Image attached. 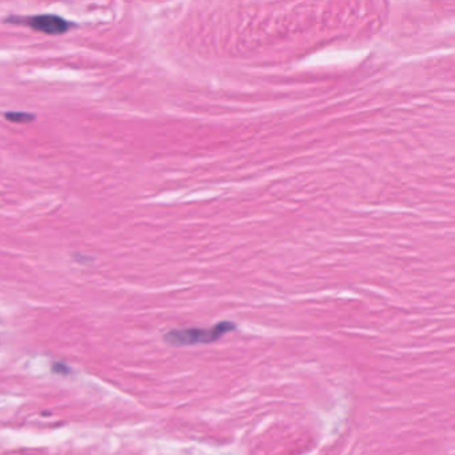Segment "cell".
Segmentation results:
<instances>
[{
  "label": "cell",
  "mask_w": 455,
  "mask_h": 455,
  "mask_svg": "<svg viewBox=\"0 0 455 455\" xmlns=\"http://www.w3.org/2000/svg\"><path fill=\"white\" fill-rule=\"evenodd\" d=\"M26 23L36 31L48 35L64 34L69 31V27H72V24L57 15H38L30 18Z\"/></svg>",
  "instance_id": "7a4b0ae2"
},
{
  "label": "cell",
  "mask_w": 455,
  "mask_h": 455,
  "mask_svg": "<svg viewBox=\"0 0 455 455\" xmlns=\"http://www.w3.org/2000/svg\"><path fill=\"white\" fill-rule=\"evenodd\" d=\"M6 118L11 122H19V123L34 119L33 115L24 114V113H9V114H6Z\"/></svg>",
  "instance_id": "3957f363"
},
{
  "label": "cell",
  "mask_w": 455,
  "mask_h": 455,
  "mask_svg": "<svg viewBox=\"0 0 455 455\" xmlns=\"http://www.w3.org/2000/svg\"><path fill=\"white\" fill-rule=\"evenodd\" d=\"M234 329L232 323H219L211 330H178L171 331L166 335V341L171 344H195V343H210L223 334Z\"/></svg>",
  "instance_id": "6da1fadb"
}]
</instances>
